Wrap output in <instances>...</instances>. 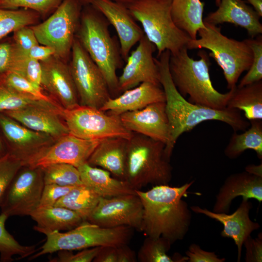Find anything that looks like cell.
Masks as SVG:
<instances>
[{
	"label": "cell",
	"instance_id": "6da1fadb",
	"mask_svg": "<svg viewBox=\"0 0 262 262\" xmlns=\"http://www.w3.org/2000/svg\"><path fill=\"white\" fill-rule=\"evenodd\" d=\"M170 52L166 50L155 58L158 66L160 84L165 97V111L167 116L170 141L165 147L167 159L170 158L175 144L183 133L189 131L202 122L208 120L223 122L231 127L234 131H244L250 122L241 115L240 111L226 107L216 109L195 104L186 100L178 91L172 81L169 70Z\"/></svg>",
	"mask_w": 262,
	"mask_h": 262
},
{
	"label": "cell",
	"instance_id": "7a4b0ae2",
	"mask_svg": "<svg viewBox=\"0 0 262 262\" xmlns=\"http://www.w3.org/2000/svg\"><path fill=\"white\" fill-rule=\"evenodd\" d=\"M194 180L180 186L154 185L147 191L136 190L143 207L142 231L146 236L163 237L172 245L182 240L191 224L192 214L187 202L188 189Z\"/></svg>",
	"mask_w": 262,
	"mask_h": 262
},
{
	"label": "cell",
	"instance_id": "3957f363",
	"mask_svg": "<svg viewBox=\"0 0 262 262\" xmlns=\"http://www.w3.org/2000/svg\"><path fill=\"white\" fill-rule=\"evenodd\" d=\"M188 50L184 48L170 53L169 70L177 89L184 98L188 96L191 103L216 109L226 108L234 87L226 93L216 90L210 77L208 53L200 50L199 59L195 60L189 56Z\"/></svg>",
	"mask_w": 262,
	"mask_h": 262
},
{
	"label": "cell",
	"instance_id": "277c9868",
	"mask_svg": "<svg viewBox=\"0 0 262 262\" xmlns=\"http://www.w3.org/2000/svg\"><path fill=\"white\" fill-rule=\"evenodd\" d=\"M165 147L161 142L135 132L127 139L125 180L134 189L171 181L172 167L165 156Z\"/></svg>",
	"mask_w": 262,
	"mask_h": 262
},
{
	"label": "cell",
	"instance_id": "5b68a950",
	"mask_svg": "<svg viewBox=\"0 0 262 262\" xmlns=\"http://www.w3.org/2000/svg\"><path fill=\"white\" fill-rule=\"evenodd\" d=\"M171 4V0H135L126 5L142 25L145 36L155 46L157 56L166 50L174 54L187 48L191 39L174 22Z\"/></svg>",
	"mask_w": 262,
	"mask_h": 262
},
{
	"label": "cell",
	"instance_id": "8992f818",
	"mask_svg": "<svg viewBox=\"0 0 262 262\" xmlns=\"http://www.w3.org/2000/svg\"><path fill=\"white\" fill-rule=\"evenodd\" d=\"M81 17L77 38L101 71L110 92H118L116 71L123 59L119 46L110 34V24L98 12H86Z\"/></svg>",
	"mask_w": 262,
	"mask_h": 262
},
{
	"label": "cell",
	"instance_id": "52a82bcc",
	"mask_svg": "<svg viewBox=\"0 0 262 262\" xmlns=\"http://www.w3.org/2000/svg\"><path fill=\"white\" fill-rule=\"evenodd\" d=\"M205 28L200 29L199 38L191 39L188 49H206L223 70L229 89L235 86L241 75L247 71L253 61V52L246 39L239 41L229 38L220 27L204 21Z\"/></svg>",
	"mask_w": 262,
	"mask_h": 262
},
{
	"label": "cell",
	"instance_id": "ba28073f",
	"mask_svg": "<svg viewBox=\"0 0 262 262\" xmlns=\"http://www.w3.org/2000/svg\"><path fill=\"white\" fill-rule=\"evenodd\" d=\"M132 228L128 226L103 228L83 221L76 228L66 232L40 229L47 239L39 248L40 251L30 256L32 260L43 255L60 250H75L104 246L117 247L128 245L132 234Z\"/></svg>",
	"mask_w": 262,
	"mask_h": 262
},
{
	"label": "cell",
	"instance_id": "9c48e42d",
	"mask_svg": "<svg viewBox=\"0 0 262 262\" xmlns=\"http://www.w3.org/2000/svg\"><path fill=\"white\" fill-rule=\"evenodd\" d=\"M79 0H63L45 21L30 26L39 44L51 47L66 62L71 54L81 17Z\"/></svg>",
	"mask_w": 262,
	"mask_h": 262
},
{
	"label": "cell",
	"instance_id": "30bf717a",
	"mask_svg": "<svg viewBox=\"0 0 262 262\" xmlns=\"http://www.w3.org/2000/svg\"><path fill=\"white\" fill-rule=\"evenodd\" d=\"M62 116L70 134L86 140L110 137L129 139L133 132L123 125L120 116L110 115L99 109L79 105L65 109Z\"/></svg>",
	"mask_w": 262,
	"mask_h": 262
},
{
	"label": "cell",
	"instance_id": "8fae6325",
	"mask_svg": "<svg viewBox=\"0 0 262 262\" xmlns=\"http://www.w3.org/2000/svg\"><path fill=\"white\" fill-rule=\"evenodd\" d=\"M71 54L68 66L80 105L100 109L111 98L103 75L76 37Z\"/></svg>",
	"mask_w": 262,
	"mask_h": 262
},
{
	"label": "cell",
	"instance_id": "7c38bea8",
	"mask_svg": "<svg viewBox=\"0 0 262 262\" xmlns=\"http://www.w3.org/2000/svg\"><path fill=\"white\" fill-rule=\"evenodd\" d=\"M41 168L23 166L7 189L0 208L8 217L30 215L38 207L44 186Z\"/></svg>",
	"mask_w": 262,
	"mask_h": 262
},
{
	"label": "cell",
	"instance_id": "4fadbf2b",
	"mask_svg": "<svg viewBox=\"0 0 262 262\" xmlns=\"http://www.w3.org/2000/svg\"><path fill=\"white\" fill-rule=\"evenodd\" d=\"M101 140H86L68 133L38 150L24 160L23 165L42 168L63 163L78 167L87 162Z\"/></svg>",
	"mask_w": 262,
	"mask_h": 262
},
{
	"label": "cell",
	"instance_id": "5bb4252c",
	"mask_svg": "<svg viewBox=\"0 0 262 262\" xmlns=\"http://www.w3.org/2000/svg\"><path fill=\"white\" fill-rule=\"evenodd\" d=\"M143 207L136 194L100 197L86 221L103 228L128 226L142 231Z\"/></svg>",
	"mask_w": 262,
	"mask_h": 262
},
{
	"label": "cell",
	"instance_id": "9a60e30c",
	"mask_svg": "<svg viewBox=\"0 0 262 262\" xmlns=\"http://www.w3.org/2000/svg\"><path fill=\"white\" fill-rule=\"evenodd\" d=\"M63 109L56 101L39 100L22 109L2 113L34 131L56 139L69 133L62 116Z\"/></svg>",
	"mask_w": 262,
	"mask_h": 262
},
{
	"label": "cell",
	"instance_id": "2e32d148",
	"mask_svg": "<svg viewBox=\"0 0 262 262\" xmlns=\"http://www.w3.org/2000/svg\"><path fill=\"white\" fill-rule=\"evenodd\" d=\"M129 54L118 77V91L123 92L142 82L161 85L158 66L153 54L155 46L144 35Z\"/></svg>",
	"mask_w": 262,
	"mask_h": 262
},
{
	"label": "cell",
	"instance_id": "e0dca14e",
	"mask_svg": "<svg viewBox=\"0 0 262 262\" xmlns=\"http://www.w3.org/2000/svg\"><path fill=\"white\" fill-rule=\"evenodd\" d=\"M115 30L122 58L126 62L131 49L144 35L126 5L112 0H93L90 3Z\"/></svg>",
	"mask_w": 262,
	"mask_h": 262
},
{
	"label": "cell",
	"instance_id": "ac0fdd59",
	"mask_svg": "<svg viewBox=\"0 0 262 262\" xmlns=\"http://www.w3.org/2000/svg\"><path fill=\"white\" fill-rule=\"evenodd\" d=\"M120 117L128 131L161 142L165 147L168 145L170 130L165 102L153 103L142 109L125 113Z\"/></svg>",
	"mask_w": 262,
	"mask_h": 262
},
{
	"label": "cell",
	"instance_id": "d6986e66",
	"mask_svg": "<svg viewBox=\"0 0 262 262\" xmlns=\"http://www.w3.org/2000/svg\"><path fill=\"white\" fill-rule=\"evenodd\" d=\"M40 62L41 86L65 109H71L80 105L77 90L66 62L54 55Z\"/></svg>",
	"mask_w": 262,
	"mask_h": 262
},
{
	"label": "cell",
	"instance_id": "ffe728a7",
	"mask_svg": "<svg viewBox=\"0 0 262 262\" xmlns=\"http://www.w3.org/2000/svg\"><path fill=\"white\" fill-rule=\"evenodd\" d=\"M0 128L7 142V152L23 162L56 139L34 131L0 112Z\"/></svg>",
	"mask_w": 262,
	"mask_h": 262
},
{
	"label": "cell",
	"instance_id": "44dd1931",
	"mask_svg": "<svg viewBox=\"0 0 262 262\" xmlns=\"http://www.w3.org/2000/svg\"><path fill=\"white\" fill-rule=\"evenodd\" d=\"M252 208V203L246 198H242L236 210L229 214L228 213H214L198 206L190 207L193 212L204 214L223 225V229L221 232V236L230 238L234 241L237 247V262L240 261L244 241L253 231L260 228L258 223L252 221L249 217V212Z\"/></svg>",
	"mask_w": 262,
	"mask_h": 262
},
{
	"label": "cell",
	"instance_id": "7402d4cb",
	"mask_svg": "<svg viewBox=\"0 0 262 262\" xmlns=\"http://www.w3.org/2000/svg\"><path fill=\"white\" fill-rule=\"evenodd\" d=\"M261 17L253 8L243 0H220L218 8L209 13L203 21L214 25L233 24L246 29L253 38L262 33Z\"/></svg>",
	"mask_w": 262,
	"mask_h": 262
},
{
	"label": "cell",
	"instance_id": "603a6c76",
	"mask_svg": "<svg viewBox=\"0 0 262 262\" xmlns=\"http://www.w3.org/2000/svg\"><path fill=\"white\" fill-rule=\"evenodd\" d=\"M242 196L243 198L262 201V177L246 171L228 176L216 196L212 211L228 213L232 200Z\"/></svg>",
	"mask_w": 262,
	"mask_h": 262
},
{
	"label": "cell",
	"instance_id": "cb8c5ba5",
	"mask_svg": "<svg viewBox=\"0 0 262 262\" xmlns=\"http://www.w3.org/2000/svg\"><path fill=\"white\" fill-rule=\"evenodd\" d=\"M165 101V94L161 86L146 82L123 91L118 97L110 98L99 109L108 114L120 116L128 112L142 109L152 103Z\"/></svg>",
	"mask_w": 262,
	"mask_h": 262
},
{
	"label": "cell",
	"instance_id": "d4e9b609",
	"mask_svg": "<svg viewBox=\"0 0 262 262\" xmlns=\"http://www.w3.org/2000/svg\"><path fill=\"white\" fill-rule=\"evenodd\" d=\"M127 139L110 137L102 139L87 163L109 171L116 179L125 180Z\"/></svg>",
	"mask_w": 262,
	"mask_h": 262
},
{
	"label": "cell",
	"instance_id": "484cf974",
	"mask_svg": "<svg viewBox=\"0 0 262 262\" xmlns=\"http://www.w3.org/2000/svg\"><path fill=\"white\" fill-rule=\"evenodd\" d=\"M83 184L100 196L111 197L136 194L127 181L113 178L107 170L92 166L87 162L77 167Z\"/></svg>",
	"mask_w": 262,
	"mask_h": 262
},
{
	"label": "cell",
	"instance_id": "4316f807",
	"mask_svg": "<svg viewBox=\"0 0 262 262\" xmlns=\"http://www.w3.org/2000/svg\"><path fill=\"white\" fill-rule=\"evenodd\" d=\"M37 225L33 229L48 231L72 229L84 220L76 212L65 207H38L30 215Z\"/></svg>",
	"mask_w": 262,
	"mask_h": 262
},
{
	"label": "cell",
	"instance_id": "83f0119b",
	"mask_svg": "<svg viewBox=\"0 0 262 262\" xmlns=\"http://www.w3.org/2000/svg\"><path fill=\"white\" fill-rule=\"evenodd\" d=\"M204 7V2L200 0H171V12L174 22L191 39H196L198 31L205 28Z\"/></svg>",
	"mask_w": 262,
	"mask_h": 262
},
{
	"label": "cell",
	"instance_id": "f1b7e54d",
	"mask_svg": "<svg viewBox=\"0 0 262 262\" xmlns=\"http://www.w3.org/2000/svg\"><path fill=\"white\" fill-rule=\"evenodd\" d=\"M227 107L243 111L249 121L262 120V81L234 87Z\"/></svg>",
	"mask_w": 262,
	"mask_h": 262
},
{
	"label": "cell",
	"instance_id": "f546056e",
	"mask_svg": "<svg viewBox=\"0 0 262 262\" xmlns=\"http://www.w3.org/2000/svg\"><path fill=\"white\" fill-rule=\"evenodd\" d=\"M250 126L241 133L234 131L224 149L228 158L234 159L247 149L255 151L259 159H262V120H249Z\"/></svg>",
	"mask_w": 262,
	"mask_h": 262
},
{
	"label": "cell",
	"instance_id": "4dcf8cb0",
	"mask_svg": "<svg viewBox=\"0 0 262 262\" xmlns=\"http://www.w3.org/2000/svg\"><path fill=\"white\" fill-rule=\"evenodd\" d=\"M100 196L84 184L74 186L54 206L66 208L78 213L84 221L97 205Z\"/></svg>",
	"mask_w": 262,
	"mask_h": 262
},
{
	"label": "cell",
	"instance_id": "1f68e13d",
	"mask_svg": "<svg viewBox=\"0 0 262 262\" xmlns=\"http://www.w3.org/2000/svg\"><path fill=\"white\" fill-rule=\"evenodd\" d=\"M8 218L6 214H0V260L2 262L14 261L13 256L18 255L21 259L31 256L39 249L36 245L23 246L19 244L6 229L5 222Z\"/></svg>",
	"mask_w": 262,
	"mask_h": 262
},
{
	"label": "cell",
	"instance_id": "d6a6232c",
	"mask_svg": "<svg viewBox=\"0 0 262 262\" xmlns=\"http://www.w3.org/2000/svg\"><path fill=\"white\" fill-rule=\"evenodd\" d=\"M39 17L38 13L29 9L0 8V40L22 27L34 24Z\"/></svg>",
	"mask_w": 262,
	"mask_h": 262
},
{
	"label": "cell",
	"instance_id": "836d02e7",
	"mask_svg": "<svg viewBox=\"0 0 262 262\" xmlns=\"http://www.w3.org/2000/svg\"><path fill=\"white\" fill-rule=\"evenodd\" d=\"M44 184H54L63 186L83 184L77 167L68 164H54L41 168Z\"/></svg>",
	"mask_w": 262,
	"mask_h": 262
},
{
	"label": "cell",
	"instance_id": "e575fe53",
	"mask_svg": "<svg viewBox=\"0 0 262 262\" xmlns=\"http://www.w3.org/2000/svg\"><path fill=\"white\" fill-rule=\"evenodd\" d=\"M172 244L163 237L146 236L137 254L139 262H174L167 255Z\"/></svg>",
	"mask_w": 262,
	"mask_h": 262
},
{
	"label": "cell",
	"instance_id": "d590c367",
	"mask_svg": "<svg viewBox=\"0 0 262 262\" xmlns=\"http://www.w3.org/2000/svg\"><path fill=\"white\" fill-rule=\"evenodd\" d=\"M9 71L19 74L35 86L41 88L42 67L40 62L21 54L15 49L14 45L12 63Z\"/></svg>",
	"mask_w": 262,
	"mask_h": 262
},
{
	"label": "cell",
	"instance_id": "8d00e7d4",
	"mask_svg": "<svg viewBox=\"0 0 262 262\" xmlns=\"http://www.w3.org/2000/svg\"><path fill=\"white\" fill-rule=\"evenodd\" d=\"M0 83L21 93L27 95L36 99L49 102L55 101L45 95L38 87L19 74L8 71L0 75Z\"/></svg>",
	"mask_w": 262,
	"mask_h": 262
},
{
	"label": "cell",
	"instance_id": "74e56055",
	"mask_svg": "<svg viewBox=\"0 0 262 262\" xmlns=\"http://www.w3.org/2000/svg\"><path fill=\"white\" fill-rule=\"evenodd\" d=\"M253 52V61L246 74L237 86L242 87L262 79V36L246 39Z\"/></svg>",
	"mask_w": 262,
	"mask_h": 262
},
{
	"label": "cell",
	"instance_id": "f35d334b",
	"mask_svg": "<svg viewBox=\"0 0 262 262\" xmlns=\"http://www.w3.org/2000/svg\"><path fill=\"white\" fill-rule=\"evenodd\" d=\"M39 100L0 84V112L19 110Z\"/></svg>",
	"mask_w": 262,
	"mask_h": 262
},
{
	"label": "cell",
	"instance_id": "ab89813d",
	"mask_svg": "<svg viewBox=\"0 0 262 262\" xmlns=\"http://www.w3.org/2000/svg\"><path fill=\"white\" fill-rule=\"evenodd\" d=\"M63 0H0V8L17 9L22 8L39 15L54 12Z\"/></svg>",
	"mask_w": 262,
	"mask_h": 262
},
{
	"label": "cell",
	"instance_id": "60d3db41",
	"mask_svg": "<svg viewBox=\"0 0 262 262\" xmlns=\"http://www.w3.org/2000/svg\"><path fill=\"white\" fill-rule=\"evenodd\" d=\"M23 166L21 160L8 152L0 157V205L10 183Z\"/></svg>",
	"mask_w": 262,
	"mask_h": 262
},
{
	"label": "cell",
	"instance_id": "b9f144b4",
	"mask_svg": "<svg viewBox=\"0 0 262 262\" xmlns=\"http://www.w3.org/2000/svg\"><path fill=\"white\" fill-rule=\"evenodd\" d=\"M101 246L94 247L81 250L74 254L71 250H60L57 257L51 259V262H91L98 254Z\"/></svg>",
	"mask_w": 262,
	"mask_h": 262
},
{
	"label": "cell",
	"instance_id": "7bdbcfd3",
	"mask_svg": "<svg viewBox=\"0 0 262 262\" xmlns=\"http://www.w3.org/2000/svg\"><path fill=\"white\" fill-rule=\"evenodd\" d=\"M14 33V46L15 49L22 54H26L32 48L39 44L31 27H22Z\"/></svg>",
	"mask_w": 262,
	"mask_h": 262
},
{
	"label": "cell",
	"instance_id": "ee69618b",
	"mask_svg": "<svg viewBox=\"0 0 262 262\" xmlns=\"http://www.w3.org/2000/svg\"><path fill=\"white\" fill-rule=\"evenodd\" d=\"M74 186H63L54 184H45L38 207L54 206L59 199Z\"/></svg>",
	"mask_w": 262,
	"mask_h": 262
},
{
	"label": "cell",
	"instance_id": "f6af8a7d",
	"mask_svg": "<svg viewBox=\"0 0 262 262\" xmlns=\"http://www.w3.org/2000/svg\"><path fill=\"white\" fill-rule=\"evenodd\" d=\"M189 262H224L225 258H219L214 252L207 251L196 244H191L185 252Z\"/></svg>",
	"mask_w": 262,
	"mask_h": 262
},
{
	"label": "cell",
	"instance_id": "bcb514c9",
	"mask_svg": "<svg viewBox=\"0 0 262 262\" xmlns=\"http://www.w3.org/2000/svg\"><path fill=\"white\" fill-rule=\"evenodd\" d=\"M243 245L246 248L245 261L246 262H262V234L260 233L255 239L248 236Z\"/></svg>",
	"mask_w": 262,
	"mask_h": 262
},
{
	"label": "cell",
	"instance_id": "7dc6e473",
	"mask_svg": "<svg viewBox=\"0 0 262 262\" xmlns=\"http://www.w3.org/2000/svg\"><path fill=\"white\" fill-rule=\"evenodd\" d=\"M13 45L4 42L0 44V75L10 69L12 56Z\"/></svg>",
	"mask_w": 262,
	"mask_h": 262
},
{
	"label": "cell",
	"instance_id": "c3c4849f",
	"mask_svg": "<svg viewBox=\"0 0 262 262\" xmlns=\"http://www.w3.org/2000/svg\"><path fill=\"white\" fill-rule=\"evenodd\" d=\"M23 55L30 58L41 62L54 55L55 51L50 47L44 45H39L38 44L32 48L26 54Z\"/></svg>",
	"mask_w": 262,
	"mask_h": 262
},
{
	"label": "cell",
	"instance_id": "681fc988",
	"mask_svg": "<svg viewBox=\"0 0 262 262\" xmlns=\"http://www.w3.org/2000/svg\"><path fill=\"white\" fill-rule=\"evenodd\" d=\"M117 247L113 246H101L93 262H117Z\"/></svg>",
	"mask_w": 262,
	"mask_h": 262
},
{
	"label": "cell",
	"instance_id": "f907efd6",
	"mask_svg": "<svg viewBox=\"0 0 262 262\" xmlns=\"http://www.w3.org/2000/svg\"><path fill=\"white\" fill-rule=\"evenodd\" d=\"M117 262H136L137 254L128 245L117 247Z\"/></svg>",
	"mask_w": 262,
	"mask_h": 262
},
{
	"label": "cell",
	"instance_id": "816d5d0a",
	"mask_svg": "<svg viewBox=\"0 0 262 262\" xmlns=\"http://www.w3.org/2000/svg\"><path fill=\"white\" fill-rule=\"evenodd\" d=\"M245 171L252 175L262 177V164L248 165L245 167Z\"/></svg>",
	"mask_w": 262,
	"mask_h": 262
},
{
	"label": "cell",
	"instance_id": "f5cc1de1",
	"mask_svg": "<svg viewBox=\"0 0 262 262\" xmlns=\"http://www.w3.org/2000/svg\"><path fill=\"white\" fill-rule=\"evenodd\" d=\"M261 17L262 16V0H246Z\"/></svg>",
	"mask_w": 262,
	"mask_h": 262
},
{
	"label": "cell",
	"instance_id": "db71d44e",
	"mask_svg": "<svg viewBox=\"0 0 262 262\" xmlns=\"http://www.w3.org/2000/svg\"><path fill=\"white\" fill-rule=\"evenodd\" d=\"M93 0H79L80 2H81V4H90L91 2ZM116 2H120L123 3L125 5L130 3L132 1H133L135 0H112Z\"/></svg>",
	"mask_w": 262,
	"mask_h": 262
},
{
	"label": "cell",
	"instance_id": "11a10c76",
	"mask_svg": "<svg viewBox=\"0 0 262 262\" xmlns=\"http://www.w3.org/2000/svg\"><path fill=\"white\" fill-rule=\"evenodd\" d=\"M7 152L6 147H5L0 134V157L4 156Z\"/></svg>",
	"mask_w": 262,
	"mask_h": 262
},
{
	"label": "cell",
	"instance_id": "9f6ffc18",
	"mask_svg": "<svg viewBox=\"0 0 262 262\" xmlns=\"http://www.w3.org/2000/svg\"><path fill=\"white\" fill-rule=\"evenodd\" d=\"M220 0H215V4L218 6L220 3Z\"/></svg>",
	"mask_w": 262,
	"mask_h": 262
},
{
	"label": "cell",
	"instance_id": "6f0895ef",
	"mask_svg": "<svg viewBox=\"0 0 262 262\" xmlns=\"http://www.w3.org/2000/svg\"></svg>",
	"mask_w": 262,
	"mask_h": 262
}]
</instances>
